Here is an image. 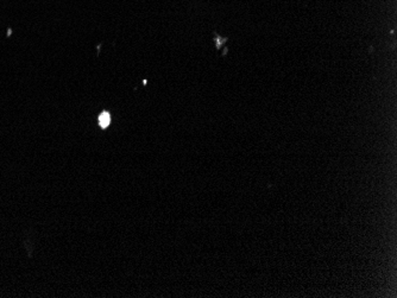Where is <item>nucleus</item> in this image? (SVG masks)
Instances as JSON below:
<instances>
[{
    "instance_id": "nucleus-1",
    "label": "nucleus",
    "mask_w": 397,
    "mask_h": 298,
    "mask_svg": "<svg viewBox=\"0 0 397 298\" xmlns=\"http://www.w3.org/2000/svg\"><path fill=\"white\" fill-rule=\"evenodd\" d=\"M98 122H99L100 128H107L109 124H111V116H109L108 112H102V113L99 116V119H98Z\"/></svg>"
}]
</instances>
